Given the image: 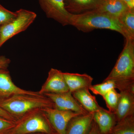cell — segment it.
Masks as SVG:
<instances>
[{
    "label": "cell",
    "instance_id": "obj_6",
    "mask_svg": "<svg viewBox=\"0 0 134 134\" xmlns=\"http://www.w3.org/2000/svg\"><path fill=\"white\" fill-rule=\"evenodd\" d=\"M39 3L48 18L55 20L63 26L70 25L72 14L65 8V0H38Z\"/></svg>",
    "mask_w": 134,
    "mask_h": 134
},
{
    "label": "cell",
    "instance_id": "obj_13",
    "mask_svg": "<svg viewBox=\"0 0 134 134\" xmlns=\"http://www.w3.org/2000/svg\"><path fill=\"white\" fill-rule=\"evenodd\" d=\"M120 93L119 100L114 112L117 122L134 114V93L121 91Z\"/></svg>",
    "mask_w": 134,
    "mask_h": 134
},
{
    "label": "cell",
    "instance_id": "obj_21",
    "mask_svg": "<svg viewBox=\"0 0 134 134\" xmlns=\"http://www.w3.org/2000/svg\"><path fill=\"white\" fill-rule=\"evenodd\" d=\"M102 97L105 101L108 110L114 113L119 100L120 93L117 92L115 89H113Z\"/></svg>",
    "mask_w": 134,
    "mask_h": 134
},
{
    "label": "cell",
    "instance_id": "obj_28",
    "mask_svg": "<svg viewBox=\"0 0 134 134\" xmlns=\"http://www.w3.org/2000/svg\"><path fill=\"white\" fill-rule=\"evenodd\" d=\"M46 134L45 133H30V134Z\"/></svg>",
    "mask_w": 134,
    "mask_h": 134
},
{
    "label": "cell",
    "instance_id": "obj_22",
    "mask_svg": "<svg viewBox=\"0 0 134 134\" xmlns=\"http://www.w3.org/2000/svg\"><path fill=\"white\" fill-rule=\"evenodd\" d=\"M15 15V12L9 10L0 4V25L9 21Z\"/></svg>",
    "mask_w": 134,
    "mask_h": 134
},
{
    "label": "cell",
    "instance_id": "obj_24",
    "mask_svg": "<svg viewBox=\"0 0 134 134\" xmlns=\"http://www.w3.org/2000/svg\"><path fill=\"white\" fill-rule=\"evenodd\" d=\"M0 117L5 118L14 122H16L17 121L16 120L15 118L1 107H0Z\"/></svg>",
    "mask_w": 134,
    "mask_h": 134
},
{
    "label": "cell",
    "instance_id": "obj_12",
    "mask_svg": "<svg viewBox=\"0 0 134 134\" xmlns=\"http://www.w3.org/2000/svg\"><path fill=\"white\" fill-rule=\"evenodd\" d=\"M93 121V113H87L73 117L69 122L66 134H87Z\"/></svg>",
    "mask_w": 134,
    "mask_h": 134
},
{
    "label": "cell",
    "instance_id": "obj_23",
    "mask_svg": "<svg viewBox=\"0 0 134 134\" xmlns=\"http://www.w3.org/2000/svg\"><path fill=\"white\" fill-rule=\"evenodd\" d=\"M16 122L0 117V134H8L15 126Z\"/></svg>",
    "mask_w": 134,
    "mask_h": 134
},
{
    "label": "cell",
    "instance_id": "obj_14",
    "mask_svg": "<svg viewBox=\"0 0 134 134\" xmlns=\"http://www.w3.org/2000/svg\"><path fill=\"white\" fill-rule=\"evenodd\" d=\"M65 81L71 93L83 88H89L92 85L93 78L87 74L63 72Z\"/></svg>",
    "mask_w": 134,
    "mask_h": 134
},
{
    "label": "cell",
    "instance_id": "obj_2",
    "mask_svg": "<svg viewBox=\"0 0 134 134\" xmlns=\"http://www.w3.org/2000/svg\"><path fill=\"white\" fill-rule=\"evenodd\" d=\"M0 107L17 121L27 113L37 108H54L53 103L44 95L18 94L0 101Z\"/></svg>",
    "mask_w": 134,
    "mask_h": 134
},
{
    "label": "cell",
    "instance_id": "obj_19",
    "mask_svg": "<svg viewBox=\"0 0 134 134\" xmlns=\"http://www.w3.org/2000/svg\"><path fill=\"white\" fill-rule=\"evenodd\" d=\"M118 19L130 38L134 39V9H129Z\"/></svg>",
    "mask_w": 134,
    "mask_h": 134
},
{
    "label": "cell",
    "instance_id": "obj_3",
    "mask_svg": "<svg viewBox=\"0 0 134 134\" xmlns=\"http://www.w3.org/2000/svg\"><path fill=\"white\" fill-rule=\"evenodd\" d=\"M58 134L48 119L43 108H37L27 113L16 122L8 134L33 133Z\"/></svg>",
    "mask_w": 134,
    "mask_h": 134
},
{
    "label": "cell",
    "instance_id": "obj_5",
    "mask_svg": "<svg viewBox=\"0 0 134 134\" xmlns=\"http://www.w3.org/2000/svg\"><path fill=\"white\" fill-rule=\"evenodd\" d=\"M15 12L14 18L0 25V48L10 39L26 30L37 17L35 12L23 9Z\"/></svg>",
    "mask_w": 134,
    "mask_h": 134
},
{
    "label": "cell",
    "instance_id": "obj_8",
    "mask_svg": "<svg viewBox=\"0 0 134 134\" xmlns=\"http://www.w3.org/2000/svg\"><path fill=\"white\" fill-rule=\"evenodd\" d=\"M43 110L51 125L58 134H66L67 126L70 120L73 117L82 114L54 108H44Z\"/></svg>",
    "mask_w": 134,
    "mask_h": 134
},
{
    "label": "cell",
    "instance_id": "obj_18",
    "mask_svg": "<svg viewBox=\"0 0 134 134\" xmlns=\"http://www.w3.org/2000/svg\"><path fill=\"white\" fill-rule=\"evenodd\" d=\"M112 134H134V114L117 122Z\"/></svg>",
    "mask_w": 134,
    "mask_h": 134
},
{
    "label": "cell",
    "instance_id": "obj_7",
    "mask_svg": "<svg viewBox=\"0 0 134 134\" xmlns=\"http://www.w3.org/2000/svg\"><path fill=\"white\" fill-rule=\"evenodd\" d=\"M44 96L53 103L54 108L59 110L70 111L81 114L88 113L79 104L70 91L61 93H46Z\"/></svg>",
    "mask_w": 134,
    "mask_h": 134
},
{
    "label": "cell",
    "instance_id": "obj_4",
    "mask_svg": "<svg viewBox=\"0 0 134 134\" xmlns=\"http://www.w3.org/2000/svg\"><path fill=\"white\" fill-rule=\"evenodd\" d=\"M126 40L123 50L114 67L104 80L134 81V39Z\"/></svg>",
    "mask_w": 134,
    "mask_h": 134
},
{
    "label": "cell",
    "instance_id": "obj_26",
    "mask_svg": "<svg viewBox=\"0 0 134 134\" xmlns=\"http://www.w3.org/2000/svg\"><path fill=\"white\" fill-rule=\"evenodd\" d=\"M87 134H99L98 127L96 122L93 121L90 130Z\"/></svg>",
    "mask_w": 134,
    "mask_h": 134
},
{
    "label": "cell",
    "instance_id": "obj_20",
    "mask_svg": "<svg viewBox=\"0 0 134 134\" xmlns=\"http://www.w3.org/2000/svg\"><path fill=\"white\" fill-rule=\"evenodd\" d=\"M116 88L115 81L108 79L104 80L102 83L92 85L89 89L95 95H99L102 97L110 91Z\"/></svg>",
    "mask_w": 134,
    "mask_h": 134
},
{
    "label": "cell",
    "instance_id": "obj_11",
    "mask_svg": "<svg viewBox=\"0 0 134 134\" xmlns=\"http://www.w3.org/2000/svg\"><path fill=\"white\" fill-rule=\"evenodd\" d=\"M93 119L98 127L99 134H112L117 122L114 113L103 107L93 113Z\"/></svg>",
    "mask_w": 134,
    "mask_h": 134
},
{
    "label": "cell",
    "instance_id": "obj_10",
    "mask_svg": "<svg viewBox=\"0 0 134 134\" xmlns=\"http://www.w3.org/2000/svg\"><path fill=\"white\" fill-rule=\"evenodd\" d=\"M69 91L63 72L52 68L48 72L47 79L38 92L40 95H44L46 93H61Z\"/></svg>",
    "mask_w": 134,
    "mask_h": 134
},
{
    "label": "cell",
    "instance_id": "obj_9",
    "mask_svg": "<svg viewBox=\"0 0 134 134\" xmlns=\"http://www.w3.org/2000/svg\"><path fill=\"white\" fill-rule=\"evenodd\" d=\"M18 94L41 95L38 92L26 90L19 88L13 82L7 68H0V101Z\"/></svg>",
    "mask_w": 134,
    "mask_h": 134
},
{
    "label": "cell",
    "instance_id": "obj_1",
    "mask_svg": "<svg viewBox=\"0 0 134 134\" xmlns=\"http://www.w3.org/2000/svg\"><path fill=\"white\" fill-rule=\"evenodd\" d=\"M70 25L85 32L96 29H108L120 33L126 39H131L118 18L97 10L78 14H72Z\"/></svg>",
    "mask_w": 134,
    "mask_h": 134
},
{
    "label": "cell",
    "instance_id": "obj_25",
    "mask_svg": "<svg viewBox=\"0 0 134 134\" xmlns=\"http://www.w3.org/2000/svg\"><path fill=\"white\" fill-rule=\"evenodd\" d=\"M10 63V60L5 56H0V68H7Z\"/></svg>",
    "mask_w": 134,
    "mask_h": 134
},
{
    "label": "cell",
    "instance_id": "obj_27",
    "mask_svg": "<svg viewBox=\"0 0 134 134\" xmlns=\"http://www.w3.org/2000/svg\"><path fill=\"white\" fill-rule=\"evenodd\" d=\"M129 9H134V0H122Z\"/></svg>",
    "mask_w": 134,
    "mask_h": 134
},
{
    "label": "cell",
    "instance_id": "obj_16",
    "mask_svg": "<svg viewBox=\"0 0 134 134\" xmlns=\"http://www.w3.org/2000/svg\"><path fill=\"white\" fill-rule=\"evenodd\" d=\"M72 93L77 101L88 113H93L102 108L96 97L90 93L89 88L80 89Z\"/></svg>",
    "mask_w": 134,
    "mask_h": 134
},
{
    "label": "cell",
    "instance_id": "obj_17",
    "mask_svg": "<svg viewBox=\"0 0 134 134\" xmlns=\"http://www.w3.org/2000/svg\"><path fill=\"white\" fill-rule=\"evenodd\" d=\"M129 9L122 0H103L97 9L95 10L119 18Z\"/></svg>",
    "mask_w": 134,
    "mask_h": 134
},
{
    "label": "cell",
    "instance_id": "obj_15",
    "mask_svg": "<svg viewBox=\"0 0 134 134\" xmlns=\"http://www.w3.org/2000/svg\"><path fill=\"white\" fill-rule=\"evenodd\" d=\"M103 0H65L68 12L73 14H82L97 9Z\"/></svg>",
    "mask_w": 134,
    "mask_h": 134
}]
</instances>
